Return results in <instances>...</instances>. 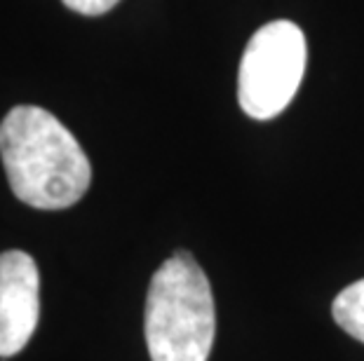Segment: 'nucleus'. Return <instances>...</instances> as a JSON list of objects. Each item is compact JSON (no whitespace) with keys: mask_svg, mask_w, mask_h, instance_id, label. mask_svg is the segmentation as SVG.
I'll return each instance as SVG.
<instances>
[{"mask_svg":"<svg viewBox=\"0 0 364 361\" xmlns=\"http://www.w3.org/2000/svg\"><path fill=\"white\" fill-rule=\"evenodd\" d=\"M68 10L85 14V17H99V14L111 12L120 0H61Z\"/></svg>","mask_w":364,"mask_h":361,"instance_id":"6","label":"nucleus"},{"mask_svg":"<svg viewBox=\"0 0 364 361\" xmlns=\"http://www.w3.org/2000/svg\"><path fill=\"white\" fill-rule=\"evenodd\" d=\"M144 333L153 361H207L216 335L214 296L188 251L172 253L151 279Z\"/></svg>","mask_w":364,"mask_h":361,"instance_id":"2","label":"nucleus"},{"mask_svg":"<svg viewBox=\"0 0 364 361\" xmlns=\"http://www.w3.org/2000/svg\"><path fill=\"white\" fill-rule=\"evenodd\" d=\"M41 317V274L24 251L0 253V357L26 348Z\"/></svg>","mask_w":364,"mask_h":361,"instance_id":"4","label":"nucleus"},{"mask_svg":"<svg viewBox=\"0 0 364 361\" xmlns=\"http://www.w3.org/2000/svg\"><path fill=\"white\" fill-rule=\"evenodd\" d=\"M331 317L348 335L364 343V279L341 291L331 305Z\"/></svg>","mask_w":364,"mask_h":361,"instance_id":"5","label":"nucleus"},{"mask_svg":"<svg viewBox=\"0 0 364 361\" xmlns=\"http://www.w3.org/2000/svg\"><path fill=\"white\" fill-rule=\"evenodd\" d=\"M306 35L291 21H273L247 43L237 73V101L250 118H277L294 101L306 73Z\"/></svg>","mask_w":364,"mask_h":361,"instance_id":"3","label":"nucleus"},{"mask_svg":"<svg viewBox=\"0 0 364 361\" xmlns=\"http://www.w3.org/2000/svg\"><path fill=\"white\" fill-rule=\"evenodd\" d=\"M3 157L12 193L33 209H66L92 181L90 160L75 136L38 106H14L0 122Z\"/></svg>","mask_w":364,"mask_h":361,"instance_id":"1","label":"nucleus"}]
</instances>
